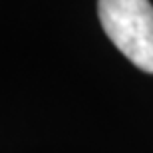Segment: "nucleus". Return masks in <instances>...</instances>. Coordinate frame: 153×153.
Wrapping results in <instances>:
<instances>
[{
	"mask_svg": "<svg viewBox=\"0 0 153 153\" xmlns=\"http://www.w3.org/2000/svg\"><path fill=\"white\" fill-rule=\"evenodd\" d=\"M105 34L131 64L153 74V6L149 0H97Z\"/></svg>",
	"mask_w": 153,
	"mask_h": 153,
	"instance_id": "f257e3e1",
	"label": "nucleus"
}]
</instances>
